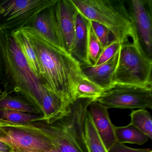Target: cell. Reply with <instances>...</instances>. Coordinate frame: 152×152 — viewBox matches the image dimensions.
<instances>
[{
    "instance_id": "cell-3",
    "label": "cell",
    "mask_w": 152,
    "mask_h": 152,
    "mask_svg": "<svg viewBox=\"0 0 152 152\" xmlns=\"http://www.w3.org/2000/svg\"><path fill=\"white\" fill-rule=\"evenodd\" d=\"M93 101L91 99H76L69 104L64 113L50 124L38 121L16 126L44 136L58 152H88L85 119L88 107Z\"/></svg>"
},
{
    "instance_id": "cell-6",
    "label": "cell",
    "mask_w": 152,
    "mask_h": 152,
    "mask_svg": "<svg viewBox=\"0 0 152 152\" xmlns=\"http://www.w3.org/2000/svg\"><path fill=\"white\" fill-rule=\"evenodd\" d=\"M57 0H6L1 1L3 12L0 28L15 31L31 26L36 17L56 5Z\"/></svg>"
},
{
    "instance_id": "cell-15",
    "label": "cell",
    "mask_w": 152,
    "mask_h": 152,
    "mask_svg": "<svg viewBox=\"0 0 152 152\" xmlns=\"http://www.w3.org/2000/svg\"><path fill=\"white\" fill-rule=\"evenodd\" d=\"M11 33L19 45L24 56L34 73L40 79V68L36 53L31 42L20 29L11 31Z\"/></svg>"
},
{
    "instance_id": "cell-14",
    "label": "cell",
    "mask_w": 152,
    "mask_h": 152,
    "mask_svg": "<svg viewBox=\"0 0 152 152\" xmlns=\"http://www.w3.org/2000/svg\"><path fill=\"white\" fill-rule=\"evenodd\" d=\"M89 24V21L78 13L71 55L80 64L91 65L88 55Z\"/></svg>"
},
{
    "instance_id": "cell-10",
    "label": "cell",
    "mask_w": 152,
    "mask_h": 152,
    "mask_svg": "<svg viewBox=\"0 0 152 152\" xmlns=\"http://www.w3.org/2000/svg\"><path fill=\"white\" fill-rule=\"evenodd\" d=\"M58 28L65 49L71 54L78 11L71 0H57L55 5Z\"/></svg>"
},
{
    "instance_id": "cell-17",
    "label": "cell",
    "mask_w": 152,
    "mask_h": 152,
    "mask_svg": "<svg viewBox=\"0 0 152 152\" xmlns=\"http://www.w3.org/2000/svg\"><path fill=\"white\" fill-rule=\"evenodd\" d=\"M116 142L121 144L130 143L142 145L148 141L149 138L138 129L132 125L115 126Z\"/></svg>"
},
{
    "instance_id": "cell-26",
    "label": "cell",
    "mask_w": 152,
    "mask_h": 152,
    "mask_svg": "<svg viewBox=\"0 0 152 152\" xmlns=\"http://www.w3.org/2000/svg\"><path fill=\"white\" fill-rule=\"evenodd\" d=\"M0 152H15L13 149L4 142L0 141Z\"/></svg>"
},
{
    "instance_id": "cell-22",
    "label": "cell",
    "mask_w": 152,
    "mask_h": 152,
    "mask_svg": "<svg viewBox=\"0 0 152 152\" xmlns=\"http://www.w3.org/2000/svg\"><path fill=\"white\" fill-rule=\"evenodd\" d=\"M88 49L89 59L91 65H93L102 51L103 48L96 37L90 22L88 27Z\"/></svg>"
},
{
    "instance_id": "cell-2",
    "label": "cell",
    "mask_w": 152,
    "mask_h": 152,
    "mask_svg": "<svg viewBox=\"0 0 152 152\" xmlns=\"http://www.w3.org/2000/svg\"><path fill=\"white\" fill-rule=\"evenodd\" d=\"M0 82L7 93L20 94L41 111L43 85L32 71L11 32L1 28Z\"/></svg>"
},
{
    "instance_id": "cell-28",
    "label": "cell",
    "mask_w": 152,
    "mask_h": 152,
    "mask_svg": "<svg viewBox=\"0 0 152 152\" xmlns=\"http://www.w3.org/2000/svg\"><path fill=\"white\" fill-rule=\"evenodd\" d=\"M58 152L56 150H51L50 151H46V152Z\"/></svg>"
},
{
    "instance_id": "cell-16",
    "label": "cell",
    "mask_w": 152,
    "mask_h": 152,
    "mask_svg": "<svg viewBox=\"0 0 152 152\" xmlns=\"http://www.w3.org/2000/svg\"><path fill=\"white\" fill-rule=\"evenodd\" d=\"M0 109L35 114L40 111L25 99L11 96L5 91L0 94Z\"/></svg>"
},
{
    "instance_id": "cell-1",
    "label": "cell",
    "mask_w": 152,
    "mask_h": 152,
    "mask_svg": "<svg viewBox=\"0 0 152 152\" xmlns=\"http://www.w3.org/2000/svg\"><path fill=\"white\" fill-rule=\"evenodd\" d=\"M36 53L42 84L68 104L76 99L79 83L86 77L80 64L65 50L55 46L31 26L20 29Z\"/></svg>"
},
{
    "instance_id": "cell-29",
    "label": "cell",
    "mask_w": 152,
    "mask_h": 152,
    "mask_svg": "<svg viewBox=\"0 0 152 152\" xmlns=\"http://www.w3.org/2000/svg\"><path fill=\"white\" fill-rule=\"evenodd\" d=\"M2 92V91H1V90H0V94H1V92Z\"/></svg>"
},
{
    "instance_id": "cell-9",
    "label": "cell",
    "mask_w": 152,
    "mask_h": 152,
    "mask_svg": "<svg viewBox=\"0 0 152 152\" xmlns=\"http://www.w3.org/2000/svg\"><path fill=\"white\" fill-rule=\"evenodd\" d=\"M128 5L140 46L146 55L152 58V1L130 0Z\"/></svg>"
},
{
    "instance_id": "cell-12",
    "label": "cell",
    "mask_w": 152,
    "mask_h": 152,
    "mask_svg": "<svg viewBox=\"0 0 152 152\" xmlns=\"http://www.w3.org/2000/svg\"><path fill=\"white\" fill-rule=\"evenodd\" d=\"M31 27L53 45L66 50L59 32L55 5L39 14Z\"/></svg>"
},
{
    "instance_id": "cell-23",
    "label": "cell",
    "mask_w": 152,
    "mask_h": 152,
    "mask_svg": "<svg viewBox=\"0 0 152 152\" xmlns=\"http://www.w3.org/2000/svg\"><path fill=\"white\" fill-rule=\"evenodd\" d=\"M121 45L118 41L113 40L106 47L103 48L94 64L91 66L99 65L107 62L118 52Z\"/></svg>"
},
{
    "instance_id": "cell-24",
    "label": "cell",
    "mask_w": 152,
    "mask_h": 152,
    "mask_svg": "<svg viewBox=\"0 0 152 152\" xmlns=\"http://www.w3.org/2000/svg\"><path fill=\"white\" fill-rule=\"evenodd\" d=\"M89 22L96 37L104 48L112 41L110 40V35H112L111 32L103 25L94 21Z\"/></svg>"
},
{
    "instance_id": "cell-19",
    "label": "cell",
    "mask_w": 152,
    "mask_h": 152,
    "mask_svg": "<svg viewBox=\"0 0 152 152\" xmlns=\"http://www.w3.org/2000/svg\"><path fill=\"white\" fill-rule=\"evenodd\" d=\"M42 117L40 115L0 109V123L25 124L42 121Z\"/></svg>"
},
{
    "instance_id": "cell-20",
    "label": "cell",
    "mask_w": 152,
    "mask_h": 152,
    "mask_svg": "<svg viewBox=\"0 0 152 152\" xmlns=\"http://www.w3.org/2000/svg\"><path fill=\"white\" fill-rule=\"evenodd\" d=\"M129 115L130 124L135 126L152 140V119L150 113L146 109H138L132 110Z\"/></svg>"
},
{
    "instance_id": "cell-30",
    "label": "cell",
    "mask_w": 152,
    "mask_h": 152,
    "mask_svg": "<svg viewBox=\"0 0 152 152\" xmlns=\"http://www.w3.org/2000/svg\"></svg>"
},
{
    "instance_id": "cell-13",
    "label": "cell",
    "mask_w": 152,
    "mask_h": 152,
    "mask_svg": "<svg viewBox=\"0 0 152 152\" xmlns=\"http://www.w3.org/2000/svg\"><path fill=\"white\" fill-rule=\"evenodd\" d=\"M119 50L111 59L98 66L80 64L81 68L87 79L99 87L107 89L112 85L113 74L118 64Z\"/></svg>"
},
{
    "instance_id": "cell-18",
    "label": "cell",
    "mask_w": 152,
    "mask_h": 152,
    "mask_svg": "<svg viewBox=\"0 0 152 152\" xmlns=\"http://www.w3.org/2000/svg\"><path fill=\"white\" fill-rule=\"evenodd\" d=\"M85 137L88 152H108L88 111L85 119Z\"/></svg>"
},
{
    "instance_id": "cell-8",
    "label": "cell",
    "mask_w": 152,
    "mask_h": 152,
    "mask_svg": "<svg viewBox=\"0 0 152 152\" xmlns=\"http://www.w3.org/2000/svg\"><path fill=\"white\" fill-rule=\"evenodd\" d=\"M0 141L10 146L15 152H44L55 150L44 136L5 124H0Z\"/></svg>"
},
{
    "instance_id": "cell-5",
    "label": "cell",
    "mask_w": 152,
    "mask_h": 152,
    "mask_svg": "<svg viewBox=\"0 0 152 152\" xmlns=\"http://www.w3.org/2000/svg\"><path fill=\"white\" fill-rule=\"evenodd\" d=\"M152 59L139 43L121 44L117 66L113 74L114 83L152 88Z\"/></svg>"
},
{
    "instance_id": "cell-21",
    "label": "cell",
    "mask_w": 152,
    "mask_h": 152,
    "mask_svg": "<svg viewBox=\"0 0 152 152\" xmlns=\"http://www.w3.org/2000/svg\"><path fill=\"white\" fill-rule=\"evenodd\" d=\"M104 90V89L86 78L80 82L77 87L76 99L88 98L95 100Z\"/></svg>"
},
{
    "instance_id": "cell-4",
    "label": "cell",
    "mask_w": 152,
    "mask_h": 152,
    "mask_svg": "<svg viewBox=\"0 0 152 152\" xmlns=\"http://www.w3.org/2000/svg\"><path fill=\"white\" fill-rule=\"evenodd\" d=\"M79 14L105 26L121 44L139 43L134 21L123 0H71Z\"/></svg>"
},
{
    "instance_id": "cell-7",
    "label": "cell",
    "mask_w": 152,
    "mask_h": 152,
    "mask_svg": "<svg viewBox=\"0 0 152 152\" xmlns=\"http://www.w3.org/2000/svg\"><path fill=\"white\" fill-rule=\"evenodd\" d=\"M95 101L111 108L152 109V88L114 83Z\"/></svg>"
},
{
    "instance_id": "cell-11",
    "label": "cell",
    "mask_w": 152,
    "mask_h": 152,
    "mask_svg": "<svg viewBox=\"0 0 152 152\" xmlns=\"http://www.w3.org/2000/svg\"><path fill=\"white\" fill-rule=\"evenodd\" d=\"M96 129L107 151L116 143L115 125L111 121L108 108L97 101H92L88 107Z\"/></svg>"
},
{
    "instance_id": "cell-27",
    "label": "cell",
    "mask_w": 152,
    "mask_h": 152,
    "mask_svg": "<svg viewBox=\"0 0 152 152\" xmlns=\"http://www.w3.org/2000/svg\"><path fill=\"white\" fill-rule=\"evenodd\" d=\"M3 12V8L1 4V1H0V15L2 14Z\"/></svg>"
},
{
    "instance_id": "cell-25",
    "label": "cell",
    "mask_w": 152,
    "mask_h": 152,
    "mask_svg": "<svg viewBox=\"0 0 152 152\" xmlns=\"http://www.w3.org/2000/svg\"><path fill=\"white\" fill-rule=\"evenodd\" d=\"M108 152H152V149L148 148H135L127 146L124 144L115 143Z\"/></svg>"
}]
</instances>
